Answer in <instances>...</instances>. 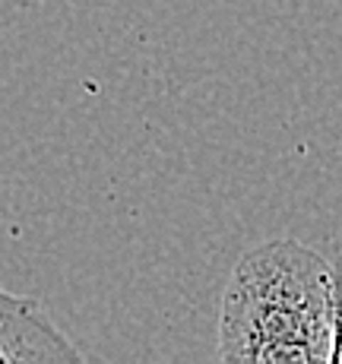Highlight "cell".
Instances as JSON below:
<instances>
[{"label":"cell","mask_w":342,"mask_h":364,"mask_svg":"<svg viewBox=\"0 0 342 364\" xmlns=\"http://www.w3.org/2000/svg\"><path fill=\"white\" fill-rule=\"evenodd\" d=\"M330 364H342V263H336V291H333V355Z\"/></svg>","instance_id":"3957f363"},{"label":"cell","mask_w":342,"mask_h":364,"mask_svg":"<svg viewBox=\"0 0 342 364\" xmlns=\"http://www.w3.org/2000/svg\"><path fill=\"white\" fill-rule=\"evenodd\" d=\"M0 364H89L32 298L0 291Z\"/></svg>","instance_id":"7a4b0ae2"},{"label":"cell","mask_w":342,"mask_h":364,"mask_svg":"<svg viewBox=\"0 0 342 364\" xmlns=\"http://www.w3.org/2000/svg\"><path fill=\"white\" fill-rule=\"evenodd\" d=\"M336 263L273 237L235 263L219 304L215 364H330Z\"/></svg>","instance_id":"6da1fadb"}]
</instances>
